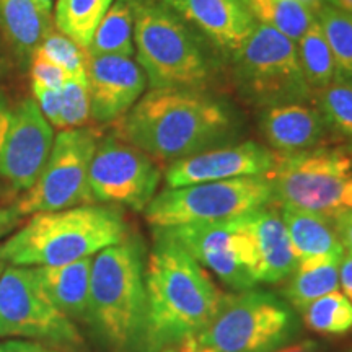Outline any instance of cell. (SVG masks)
Here are the masks:
<instances>
[{
    "label": "cell",
    "instance_id": "6da1fadb",
    "mask_svg": "<svg viewBox=\"0 0 352 352\" xmlns=\"http://www.w3.org/2000/svg\"><path fill=\"white\" fill-rule=\"evenodd\" d=\"M120 121L118 138L170 164L233 144L241 132L230 103L188 88H151Z\"/></svg>",
    "mask_w": 352,
    "mask_h": 352
},
{
    "label": "cell",
    "instance_id": "7a4b0ae2",
    "mask_svg": "<svg viewBox=\"0 0 352 352\" xmlns=\"http://www.w3.org/2000/svg\"><path fill=\"white\" fill-rule=\"evenodd\" d=\"M145 290L147 327L142 352H160L197 338L227 296L162 228H153V246L145 263Z\"/></svg>",
    "mask_w": 352,
    "mask_h": 352
},
{
    "label": "cell",
    "instance_id": "3957f363",
    "mask_svg": "<svg viewBox=\"0 0 352 352\" xmlns=\"http://www.w3.org/2000/svg\"><path fill=\"white\" fill-rule=\"evenodd\" d=\"M120 209L108 204L38 212L0 245V258L12 266H59L91 258L127 239Z\"/></svg>",
    "mask_w": 352,
    "mask_h": 352
},
{
    "label": "cell",
    "instance_id": "277c9868",
    "mask_svg": "<svg viewBox=\"0 0 352 352\" xmlns=\"http://www.w3.org/2000/svg\"><path fill=\"white\" fill-rule=\"evenodd\" d=\"M88 323L114 352H142L147 327L144 246L135 236L96 253Z\"/></svg>",
    "mask_w": 352,
    "mask_h": 352
},
{
    "label": "cell",
    "instance_id": "5b68a950",
    "mask_svg": "<svg viewBox=\"0 0 352 352\" xmlns=\"http://www.w3.org/2000/svg\"><path fill=\"white\" fill-rule=\"evenodd\" d=\"M201 38L162 0H135V54L151 88L206 90L214 64Z\"/></svg>",
    "mask_w": 352,
    "mask_h": 352
},
{
    "label": "cell",
    "instance_id": "8992f818",
    "mask_svg": "<svg viewBox=\"0 0 352 352\" xmlns=\"http://www.w3.org/2000/svg\"><path fill=\"white\" fill-rule=\"evenodd\" d=\"M280 208L310 210L334 219L352 210V157L341 148L315 147L276 155L264 175Z\"/></svg>",
    "mask_w": 352,
    "mask_h": 352
},
{
    "label": "cell",
    "instance_id": "52a82bcc",
    "mask_svg": "<svg viewBox=\"0 0 352 352\" xmlns=\"http://www.w3.org/2000/svg\"><path fill=\"white\" fill-rule=\"evenodd\" d=\"M230 60L236 91L254 108L314 100L298 63L296 43L270 26L256 23Z\"/></svg>",
    "mask_w": 352,
    "mask_h": 352
},
{
    "label": "cell",
    "instance_id": "ba28073f",
    "mask_svg": "<svg viewBox=\"0 0 352 352\" xmlns=\"http://www.w3.org/2000/svg\"><path fill=\"white\" fill-rule=\"evenodd\" d=\"M272 202L270 179L266 176H246L165 188L145 208V219L152 228L223 222L267 208Z\"/></svg>",
    "mask_w": 352,
    "mask_h": 352
},
{
    "label": "cell",
    "instance_id": "9c48e42d",
    "mask_svg": "<svg viewBox=\"0 0 352 352\" xmlns=\"http://www.w3.org/2000/svg\"><path fill=\"white\" fill-rule=\"evenodd\" d=\"M292 308L263 290L226 296L197 342L217 352H274L297 334Z\"/></svg>",
    "mask_w": 352,
    "mask_h": 352
},
{
    "label": "cell",
    "instance_id": "30bf717a",
    "mask_svg": "<svg viewBox=\"0 0 352 352\" xmlns=\"http://www.w3.org/2000/svg\"><path fill=\"white\" fill-rule=\"evenodd\" d=\"M98 142V134L88 127L60 131L38 179L13 206L16 212L25 217L95 204L88 173Z\"/></svg>",
    "mask_w": 352,
    "mask_h": 352
},
{
    "label": "cell",
    "instance_id": "8fae6325",
    "mask_svg": "<svg viewBox=\"0 0 352 352\" xmlns=\"http://www.w3.org/2000/svg\"><path fill=\"white\" fill-rule=\"evenodd\" d=\"M25 338L56 346H78L72 320L47 298L33 267L10 266L0 276V340Z\"/></svg>",
    "mask_w": 352,
    "mask_h": 352
},
{
    "label": "cell",
    "instance_id": "7c38bea8",
    "mask_svg": "<svg viewBox=\"0 0 352 352\" xmlns=\"http://www.w3.org/2000/svg\"><path fill=\"white\" fill-rule=\"evenodd\" d=\"M162 230L227 287L239 292L256 287L258 254L241 217Z\"/></svg>",
    "mask_w": 352,
    "mask_h": 352
},
{
    "label": "cell",
    "instance_id": "4fadbf2b",
    "mask_svg": "<svg viewBox=\"0 0 352 352\" xmlns=\"http://www.w3.org/2000/svg\"><path fill=\"white\" fill-rule=\"evenodd\" d=\"M160 178L162 171L151 155L109 135L96 145L88 184L95 202L145 210L157 195Z\"/></svg>",
    "mask_w": 352,
    "mask_h": 352
},
{
    "label": "cell",
    "instance_id": "5bb4252c",
    "mask_svg": "<svg viewBox=\"0 0 352 352\" xmlns=\"http://www.w3.org/2000/svg\"><path fill=\"white\" fill-rule=\"evenodd\" d=\"M54 129L34 98L15 103L13 122L0 148V176L15 191H26L41 173L54 145Z\"/></svg>",
    "mask_w": 352,
    "mask_h": 352
},
{
    "label": "cell",
    "instance_id": "9a60e30c",
    "mask_svg": "<svg viewBox=\"0 0 352 352\" xmlns=\"http://www.w3.org/2000/svg\"><path fill=\"white\" fill-rule=\"evenodd\" d=\"M276 153L264 145L245 140L171 162L165 171L166 188L264 176L274 166Z\"/></svg>",
    "mask_w": 352,
    "mask_h": 352
},
{
    "label": "cell",
    "instance_id": "2e32d148",
    "mask_svg": "<svg viewBox=\"0 0 352 352\" xmlns=\"http://www.w3.org/2000/svg\"><path fill=\"white\" fill-rule=\"evenodd\" d=\"M87 82L90 120L100 124L124 118L148 87L138 60L121 56L87 54Z\"/></svg>",
    "mask_w": 352,
    "mask_h": 352
},
{
    "label": "cell",
    "instance_id": "e0dca14e",
    "mask_svg": "<svg viewBox=\"0 0 352 352\" xmlns=\"http://www.w3.org/2000/svg\"><path fill=\"white\" fill-rule=\"evenodd\" d=\"M228 59L243 46L256 21L243 0H162Z\"/></svg>",
    "mask_w": 352,
    "mask_h": 352
},
{
    "label": "cell",
    "instance_id": "ac0fdd59",
    "mask_svg": "<svg viewBox=\"0 0 352 352\" xmlns=\"http://www.w3.org/2000/svg\"><path fill=\"white\" fill-rule=\"evenodd\" d=\"M258 126L266 142L283 155L318 147L329 131L314 100L258 109Z\"/></svg>",
    "mask_w": 352,
    "mask_h": 352
},
{
    "label": "cell",
    "instance_id": "d6986e66",
    "mask_svg": "<svg viewBox=\"0 0 352 352\" xmlns=\"http://www.w3.org/2000/svg\"><path fill=\"white\" fill-rule=\"evenodd\" d=\"M258 254V283H283L296 271L297 258L280 210L267 208L241 215Z\"/></svg>",
    "mask_w": 352,
    "mask_h": 352
},
{
    "label": "cell",
    "instance_id": "ffe728a7",
    "mask_svg": "<svg viewBox=\"0 0 352 352\" xmlns=\"http://www.w3.org/2000/svg\"><path fill=\"white\" fill-rule=\"evenodd\" d=\"M91 264L94 259L83 258L59 266L33 267L47 298L69 320H88Z\"/></svg>",
    "mask_w": 352,
    "mask_h": 352
},
{
    "label": "cell",
    "instance_id": "44dd1931",
    "mask_svg": "<svg viewBox=\"0 0 352 352\" xmlns=\"http://www.w3.org/2000/svg\"><path fill=\"white\" fill-rule=\"evenodd\" d=\"M52 30L51 16L34 0H0V38L20 64L30 60Z\"/></svg>",
    "mask_w": 352,
    "mask_h": 352
},
{
    "label": "cell",
    "instance_id": "7402d4cb",
    "mask_svg": "<svg viewBox=\"0 0 352 352\" xmlns=\"http://www.w3.org/2000/svg\"><path fill=\"white\" fill-rule=\"evenodd\" d=\"M297 263L310 259H341L346 253L333 219L310 210L280 208Z\"/></svg>",
    "mask_w": 352,
    "mask_h": 352
},
{
    "label": "cell",
    "instance_id": "603a6c76",
    "mask_svg": "<svg viewBox=\"0 0 352 352\" xmlns=\"http://www.w3.org/2000/svg\"><path fill=\"white\" fill-rule=\"evenodd\" d=\"M341 259H310L297 263L296 271L287 277L283 296L289 305L302 314L311 302L340 287Z\"/></svg>",
    "mask_w": 352,
    "mask_h": 352
},
{
    "label": "cell",
    "instance_id": "cb8c5ba5",
    "mask_svg": "<svg viewBox=\"0 0 352 352\" xmlns=\"http://www.w3.org/2000/svg\"><path fill=\"white\" fill-rule=\"evenodd\" d=\"M135 0H114L100 21L87 54L132 57L134 46Z\"/></svg>",
    "mask_w": 352,
    "mask_h": 352
},
{
    "label": "cell",
    "instance_id": "d4e9b609",
    "mask_svg": "<svg viewBox=\"0 0 352 352\" xmlns=\"http://www.w3.org/2000/svg\"><path fill=\"white\" fill-rule=\"evenodd\" d=\"M114 0H56L54 25L57 32L88 50L100 21Z\"/></svg>",
    "mask_w": 352,
    "mask_h": 352
},
{
    "label": "cell",
    "instance_id": "484cf974",
    "mask_svg": "<svg viewBox=\"0 0 352 352\" xmlns=\"http://www.w3.org/2000/svg\"><path fill=\"white\" fill-rule=\"evenodd\" d=\"M256 23L297 43L315 21V13L297 0H243Z\"/></svg>",
    "mask_w": 352,
    "mask_h": 352
},
{
    "label": "cell",
    "instance_id": "4316f807",
    "mask_svg": "<svg viewBox=\"0 0 352 352\" xmlns=\"http://www.w3.org/2000/svg\"><path fill=\"white\" fill-rule=\"evenodd\" d=\"M296 47L303 77H305L311 91L320 90L334 80L336 65H334L331 47H329L323 30H321L316 19L296 43Z\"/></svg>",
    "mask_w": 352,
    "mask_h": 352
},
{
    "label": "cell",
    "instance_id": "83f0119b",
    "mask_svg": "<svg viewBox=\"0 0 352 352\" xmlns=\"http://www.w3.org/2000/svg\"><path fill=\"white\" fill-rule=\"evenodd\" d=\"M315 16L331 47L336 65L334 78L352 82V13L323 3Z\"/></svg>",
    "mask_w": 352,
    "mask_h": 352
},
{
    "label": "cell",
    "instance_id": "f1b7e54d",
    "mask_svg": "<svg viewBox=\"0 0 352 352\" xmlns=\"http://www.w3.org/2000/svg\"><path fill=\"white\" fill-rule=\"evenodd\" d=\"M308 329L321 334H346L352 329V303L342 292H329L302 311Z\"/></svg>",
    "mask_w": 352,
    "mask_h": 352
},
{
    "label": "cell",
    "instance_id": "f546056e",
    "mask_svg": "<svg viewBox=\"0 0 352 352\" xmlns=\"http://www.w3.org/2000/svg\"><path fill=\"white\" fill-rule=\"evenodd\" d=\"M314 103L323 114L329 131L352 140V82L334 78L314 91Z\"/></svg>",
    "mask_w": 352,
    "mask_h": 352
},
{
    "label": "cell",
    "instance_id": "4dcf8cb0",
    "mask_svg": "<svg viewBox=\"0 0 352 352\" xmlns=\"http://www.w3.org/2000/svg\"><path fill=\"white\" fill-rule=\"evenodd\" d=\"M34 54H39L72 78H87V51L60 32L51 30Z\"/></svg>",
    "mask_w": 352,
    "mask_h": 352
},
{
    "label": "cell",
    "instance_id": "1f68e13d",
    "mask_svg": "<svg viewBox=\"0 0 352 352\" xmlns=\"http://www.w3.org/2000/svg\"><path fill=\"white\" fill-rule=\"evenodd\" d=\"M60 94H63V107H60L57 129L85 127L90 121V95H88L87 78L69 77Z\"/></svg>",
    "mask_w": 352,
    "mask_h": 352
},
{
    "label": "cell",
    "instance_id": "d6a6232c",
    "mask_svg": "<svg viewBox=\"0 0 352 352\" xmlns=\"http://www.w3.org/2000/svg\"><path fill=\"white\" fill-rule=\"evenodd\" d=\"M30 77H32V87L50 88V90H60L69 78L63 69L39 54H34L30 60Z\"/></svg>",
    "mask_w": 352,
    "mask_h": 352
},
{
    "label": "cell",
    "instance_id": "836d02e7",
    "mask_svg": "<svg viewBox=\"0 0 352 352\" xmlns=\"http://www.w3.org/2000/svg\"><path fill=\"white\" fill-rule=\"evenodd\" d=\"M60 90L33 87L34 101H36L38 108L41 109L43 116L51 122L52 127H57V122H59L60 107H63V94H60Z\"/></svg>",
    "mask_w": 352,
    "mask_h": 352
},
{
    "label": "cell",
    "instance_id": "e575fe53",
    "mask_svg": "<svg viewBox=\"0 0 352 352\" xmlns=\"http://www.w3.org/2000/svg\"><path fill=\"white\" fill-rule=\"evenodd\" d=\"M338 235L346 252L352 253V210H346L333 219Z\"/></svg>",
    "mask_w": 352,
    "mask_h": 352
},
{
    "label": "cell",
    "instance_id": "d590c367",
    "mask_svg": "<svg viewBox=\"0 0 352 352\" xmlns=\"http://www.w3.org/2000/svg\"><path fill=\"white\" fill-rule=\"evenodd\" d=\"M13 109H15V104L10 103V100L7 98L3 91H0V148L6 142L8 131L12 127Z\"/></svg>",
    "mask_w": 352,
    "mask_h": 352
},
{
    "label": "cell",
    "instance_id": "8d00e7d4",
    "mask_svg": "<svg viewBox=\"0 0 352 352\" xmlns=\"http://www.w3.org/2000/svg\"><path fill=\"white\" fill-rule=\"evenodd\" d=\"M340 285L342 294L352 303V253L346 252L340 261Z\"/></svg>",
    "mask_w": 352,
    "mask_h": 352
},
{
    "label": "cell",
    "instance_id": "74e56055",
    "mask_svg": "<svg viewBox=\"0 0 352 352\" xmlns=\"http://www.w3.org/2000/svg\"><path fill=\"white\" fill-rule=\"evenodd\" d=\"M21 215L16 212L15 208L0 209V239L8 235L20 226Z\"/></svg>",
    "mask_w": 352,
    "mask_h": 352
},
{
    "label": "cell",
    "instance_id": "f35d334b",
    "mask_svg": "<svg viewBox=\"0 0 352 352\" xmlns=\"http://www.w3.org/2000/svg\"><path fill=\"white\" fill-rule=\"evenodd\" d=\"M0 352H56L30 341H3L0 342Z\"/></svg>",
    "mask_w": 352,
    "mask_h": 352
},
{
    "label": "cell",
    "instance_id": "ab89813d",
    "mask_svg": "<svg viewBox=\"0 0 352 352\" xmlns=\"http://www.w3.org/2000/svg\"><path fill=\"white\" fill-rule=\"evenodd\" d=\"M274 352H318V344L315 341H298L294 344H285Z\"/></svg>",
    "mask_w": 352,
    "mask_h": 352
},
{
    "label": "cell",
    "instance_id": "60d3db41",
    "mask_svg": "<svg viewBox=\"0 0 352 352\" xmlns=\"http://www.w3.org/2000/svg\"><path fill=\"white\" fill-rule=\"evenodd\" d=\"M178 347V352H217L212 347L209 346H204L201 344V342H197L196 338H192V340H186L183 341L182 344L176 346Z\"/></svg>",
    "mask_w": 352,
    "mask_h": 352
},
{
    "label": "cell",
    "instance_id": "b9f144b4",
    "mask_svg": "<svg viewBox=\"0 0 352 352\" xmlns=\"http://www.w3.org/2000/svg\"><path fill=\"white\" fill-rule=\"evenodd\" d=\"M10 52H8L7 46L3 44L2 38H0V80L7 76L8 69H10Z\"/></svg>",
    "mask_w": 352,
    "mask_h": 352
},
{
    "label": "cell",
    "instance_id": "7bdbcfd3",
    "mask_svg": "<svg viewBox=\"0 0 352 352\" xmlns=\"http://www.w3.org/2000/svg\"><path fill=\"white\" fill-rule=\"evenodd\" d=\"M323 3L338 8V10L352 13V0H323Z\"/></svg>",
    "mask_w": 352,
    "mask_h": 352
},
{
    "label": "cell",
    "instance_id": "ee69618b",
    "mask_svg": "<svg viewBox=\"0 0 352 352\" xmlns=\"http://www.w3.org/2000/svg\"><path fill=\"white\" fill-rule=\"evenodd\" d=\"M34 2H36V6L39 7V10H41L44 15L51 16L52 6H54V0H34Z\"/></svg>",
    "mask_w": 352,
    "mask_h": 352
},
{
    "label": "cell",
    "instance_id": "f6af8a7d",
    "mask_svg": "<svg viewBox=\"0 0 352 352\" xmlns=\"http://www.w3.org/2000/svg\"><path fill=\"white\" fill-rule=\"evenodd\" d=\"M297 2H300V3H303V6H307L311 12L315 13V15H316V12H318L321 8V6H323V0H297Z\"/></svg>",
    "mask_w": 352,
    "mask_h": 352
},
{
    "label": "cell",
    "instance_id": "bcb514c9",
    "mask_svg": "<svg viewBox=\"0 0 352 352\" xmlns=\"http://www.w3.org/2000/svg\"><path fill=\"white\" fill-rule=\"evenodd\" d=\"M160 352H178V347H176V346H171V347H166V349L160 351Z\"/></svg>",
    "mask_w": 352,
    "mask_h": 352
},
{
    "label": "cell",
    "instance_id": "7dc6e473",
    "mask_svg": "<svg viewBox=\"0 0 352 352\" xmlns=\"http://www.w3.org/2000/svg\"><path fill=\"white\" fill-rule=\"evenodd\" d=\"M3 267H6V263H3V259L0 258V276H2V272H3Z\"/></svg>",
    "mask_w": 352,
    "mask_h": 352
},
{
    "label": "cell",
    "instance_id": "c3c4849f",
    "mask_svg": "<svg viewBox=\"0 0 352 352\" xmlns=\"http://www.w3.org/2000/svg\"><path fill=\"white\" fill-rule=\"evenodd\" d=\"M351 152H352V144H351Z\"/></svg>",
    "mask_w": 352,
    "mask_h": 352
}]
</instances>
